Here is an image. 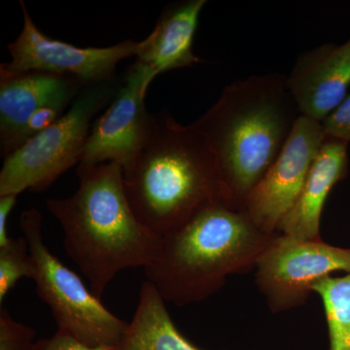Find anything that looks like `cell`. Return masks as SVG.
Here are the masks:
<instances>
[{
	"label": "cell",
	"instance_id": "obj_1",
	"mask_svg": "<svg viewBox=\"0 0 350 350\" xmlns=\"http://www.w3.org/2000/svg\"><path fill=\"white\" fill-rule=\"evenodd\" d=\"M75 194L48 199V211L64 230V248L98 299L120 271L146 269L155 261L162 237L140 223L126 198L124 170L117 163L77 169Z\"/></svg>",
	"mask_w": 350,
	"mask_h": 350
},
{
	"label": "cell",
	"instance_id": "obj_2",
	"mask_svg": "<svg viewBox=\"0 0 350 350\" xmlns=\"http://www.w3.org/2000/svg\"><path fill=\"white\" fill-rule=\"evenodd\" d=\"M301 117L287 76H250L228 85L193 125L217 160L232 206L244 204L286 145Z\"/></svg>",
	"mask_w": 350,
	"mask_h": 350
},
{
	"label": "cell",
	"instance_id": "obj_3",
	"mask_svg": "<svg viewBox=\"0 0 350 350\" xmlns=\"http://www.w3.org/2000/svg\"><path fill=\"white\" fill-rule=\"evenodd\" d=\"M124 183L138 220L160 237L211 204L234 207L204 133L165 110L153 114L150 135Z\"/></svg>",
	"mask_w": 350,
	"mask_h": 350
},
{
	"label": "cell",
	"instance_id": "obj_4",
	"mask_svg": "<svg viewBox=\"0 0 350 350\" xmlns=\"http://www.w3.org/2000/svg\"><path fill=\"white\" fill-rule=\"evenodd\" d=\"M278 234L262 231L241 209L211 204L162 237L158 256L144 269L147 282L165 303L206 300L224 286L228 276L256 268Z\"/></svg>",
	"mask_w": 350,
	"mask_h": 350
},
{
	"label": "cell",
	"instance_id": "obj_5",
	"mask_svg": "<svg viewBox=\"0 0 350 350\" xmlns=\"http://www.w3.org/2000/svg\"><path fill=\"white\" fill-rule=\"evenodd\" d=\"M20 227L33 261L32 280L38 296L52 310L57 331L89 347L121 349L129 323L110 312L81 278L48 250L38 209L25 211Z\"/></svg>",
	"mask_w": 350,
	"mask_h": 350
},
{
	"label": "cell",
	"instance_id": "obj_6",
	"mask_svg": "<svg viewBox=\"0 0 350 350\" xmlns=\"http://www.w3.org/2000/svg\"><path fill=\"white\" fill-rule=\"evenodd\" d=\"M113 92L105 83L87 89L56 123L4 158L0 197L18 196L27 189L40 192L79 163L92 120L110 100Z\"/></svg>",
	"mask_w": 350,
	"mask_h": 350
},
{
	"label": "cell",
	"instance_id": "obj_7",
	"mask_svg": "<svg viewBox=\"0 0 350 350\" xmlns=\"http://www.w3.org/2000/svg\"><path fill=\"white\" fill-rule=\"evenodd\" d=\"M256 282L273 312L298 308L335 271L350 273V248L278 234L257 264Z\"/></svg>",
	"mask_w": 350,
	"mask_h": 350
},
{
	"label": "cell",
	"instance_id": "obj_8",
	"mask_svg": "<svg viewBox=\"0 0 350 350\" xmlns=\"http://www.w3.org/2000/svg\"><path fill=\"white\" fill-rule=\"evenodd\" d=\"M152 79L142 66H131L111 105L92 125L77 169L117 163L124 174L135 165L150 135L153 115L145 107Z\"/></svg>",
	"mask_w": 350,
	"mask_h": 350
},
{
	"label": "cell",
	"instance_id": "obj_9",
	"mask_svg": "<svg viewBox=\"0 0 350 350\" xmlns=\"http://www.w3.org/2000/svg\"><path fill=\"white\" fill-rule=\"evenodd\" d=\"M24 27L15 41L8 45L11 62L2 68L14 72L52 73L71 76L83 83L103 84L111 80L120 62L135 56L138 42L126 40L105 48H80L47 38L39 31L23 0Z\"/></svg>",
	"mask_w": 350,
	"mask_h": 350
},
{
	"label": "cell",
	"instance_id": "obj_10",
	"mask_svg": "<svg viewBox=\"0 0 350 350\" xmlns=\"http://www.w3.org/2000/svg\"><path fill=\"white\" fill-rule=\"evenodd\" d=\"M321 122L301 116L278 160L251 192L244 211L262 231L278 234L298 200L325 142Z\"/></svg>",
	"mask_w": 350,
	"mask_h": 350
},
{
	"label": "cell",
	"instance_id": "obj_11",
	"mask_svg": "<svg viewBox=\"0 0 350 350\" xmlns=\"http://www.w3.org/2000/svg\"><path fill=\"white\" fill-rule=\"evenodd\" d=\"M84 84L71 76L29 71L14 72L0 66V152L3 158L22 145L27 122L54 101H72Z\"/></svg>",
	"mask_w": 350,
	"mask_h": 350
},
{
	"label": "cell",
	"instance_id": "obj_12",
	"mask_svg": "<svg viewBox=\"0 0 350 350\" xmlns=\"http://www.w3.org/2000/svg\"><path fill=\"white\" fill-rule=\"evenodd\" d=\"M287 85L301 116L322 122L344 101L350 86V38L323 44L297 59Z\"/></svg>",
	"mask_w": 350,
	"mask_h": 350
},
{
	"label": "cell",
	"instance_id": "obj_13",
	"mask_svg": "<svg viewBox=\"0 0 350 350\" xmlns=\"http://www.w3.org/2000/svg\"><path fill=\"white\" fill-rule=\"evenodd\" d=\"M206 4V0H187L167 7L153 31L138 42L135 63L147 71L152 81L167 71L192 68L202 62L193 53V44Z\"/></svg>",
	"mask_w": 350,
	"mask_h": 350
},
{
	"label": "cell",
	"instance_id": "obj_14",
	"mask_svg": "<svg viewBox=\"0 0 350 350\" xmlns=\"http://www.w3.org/2000/svg\"><path fill=\"white\" fill-rule=\"evenodd\" d=\"M349 144L325 138L313 163L305 186L291 211L283 218L278 232L293 238L317 241L320 218L332 189L349 172Z\"/></svg>",
	"mask_w": 350,
	"mask_h": 350
},
{
	"label": "cell",
	"instance_id": "obj_15",
	"mask_svg": "<svg viewBox=\"0 0 350 350\" xmlns=\"http://www.w3.org/2000/svg\"><path fill=\"white\" fill-rule=\"evenodd\" d=\"M121 350H204L196 347L176 328L163 297L145 282L140 289L135 317L129 323Z\"/></svg>",
	"mask_w": 350,
	"mask_h": 350
},
{
	"label": "cell",
	"instance_id": "obj_16",
	"mask_svg": "<svg viewBox=\"0 0 350 350\" xmlns=\"http://www.w3.org/2000/svg\"><path fill=\"white\" fill-rule=\"evenodd\" d=\"M325 310L330 350H350V273L327 276L313 286Z\"/></svg>",
	"mask_w": 350,
	"mask_h": 350
},
{
	"label": "cell",
	"instance_id": "obj_17",
	"mask_svg": "<svg viewBox=\"0 0 350 350\" xmlns=\"http://www.w3.org/2000/svg\"><path fill=\"white\" fill-rule=\"evenodd\" d=\"M33 261L25 237L0 246V303L22 278H33Z\"/></svg>",
	"mask_w": 350,
	"mask_h": 350
},
{
	"label": "cell",
	"instance_id": "obj_18",
	"mask_svg": "<svg viewBox=\"0 0 350 350\" xmlns=\"http://www.w3.org/2000/svg\"><path fill=\"white\" fill-rule=\"evenodd\" d=\"M36 333L16 321L5 308L0 310V350H33Z\"/></svg>",
	"mask_w": 350,
	"mask_h": 350
},
{
	"label": "cell",
	"instance_id": "obj_19",
	"mask_svg": "<svg viewBox=\"0 0 350 350\" xmlns=\"http://www.w3.org/2000/svg\"><path fill=\"white\" fill-rule=\"evenodd\" d=\"M321 124L326 138L349 144L350 94L321 122Z\"/></svg>",
	"mask_w": 350,
	"mask_h": 350
},
{
	"label": "cell",
	"instance_id": "obj_20",
	"mask_svg": "<svg viewBox=\"0 0 350 350\" xmlns=\"http://www.w3.org/2000/svg\"><path fill=\"white\" fill-rule=\"evenodd\" d=\"M33 350H121L116 347H89L77 340L57 331L53 337L39 340L34 344Z\"/></svg>",
	"mask_w": 350,
	"mask_h": 350
},
{
	"label": "cell",
	"instance_id": "obj_21",
	"mask_svg": "<svg viewBox=\"0 0 350 350\" xmlns=\"http://www.w3.org/2000/svg\"><path fill=\"white\" fill-rule=\"evenodd\" d=\"M17 195H6L0 197V246L5 245L11 238L7 232V221L17 202Z\"/></svg>",
	"mask_w": 350,
	"mask_h": 350
}]
</instances>
